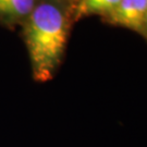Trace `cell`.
Masks as SVG:
<instances>
[{
  "mask_svg": "<svg viewBox=\"0 0 147 147\" xmlns=\"http://www.w3.org/2000/svg\"><path fill=\"white\" fill-rule=\"evenodd\" d=\"M34 0H0V16L8 19H20L31 14Z\"/></svg>",
  "mask_w": 147,
  "mask_h": 147,
  "instance_id": "4",
  "label": "cell"
},
{
  "mask_svg": "<svg viewBox=\"0 0 147 147\" xmlns=\"http://www.w3.org/2000/svg\"><path fill=\"white\" fill-rule=\"evenodd\" d=\"M147 14V0H121L115 10L106 16L113 25L143 33Z\"/></svg>",
  "mask_w": 147,
  "mask_h": 147,
  "instance_id": "2",
  "label": "cell"
},
{
  "mask_svg": "<svg viewBox=\"0 0 147 147\" xmlns=\"http://www.w3.org/2000/svg\"><path fill=\"white\" fill-rule=\"evenodd\" d=\"M121 0H80L76 5L75 16L80 19L89 14H102L108 16L115 10Z\"/></svg>",
  "mask_w": 147,
  "mask_h": 147,
  "instance_id": "3",
  "label": "cell"
},
{
  "mask_svg": "<svg viewBox=\"0 0 147 147\" xmlns=\"http://www.w3.org/2000/svg\"><path fill=\"white\" fill-rule=\"evenodd\" d=\"M142 35L145 37V38H147V14H146V20H145V24H144V27H143Z\"/></svg>",
  "mask_w": 147,
  "mask_h": 147,
  "instance_id": "5",
  "label": "cell"
},
{
  "mask_svg": "<svg viewBox=\"0 0 147 147\" xmlns=\"http://www.w3.org/2000/svg\"><path fill=\"white\" fill-rule=\"evenodd\" d=\"M24 35L34 80L50 81L62 62L68 42L62 11L53 3H40L28 16Z\"/></svg>",
  "mask_w": 147,
  "mask_h": 147,
  "instance_id": "1",
  "label": "cell"
}]
</instances>
